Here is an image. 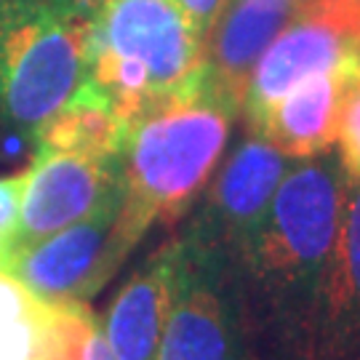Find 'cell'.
Returning a JSON list of instances; mask_svg holds the SVG:
<instances>
[{
  "mask_svg": "<svg viewBox=\"0 0 360 360\" xmlns=\"http://www.w3.org/2000/svg\"><path fill=\"white\" fill-rule=\"evenodd\" d=\"M307 360H360V181H347L334 264Z\"/></svg>",
  "mask_w": 360,
  "mask_h": 360,
  "instance_id": "cell-13",
  "label": "cell"
},
{
  "mask_svg": "<svg viewBox=\"0 0 360 360\" xmlns=\"http://www.w3.org/2000/svg\"><path fill=\"white\" fill-rule=\"evenodd\" d=\"M40 302L43 299H38L27 285H22L6 270H0V328L22 321L25 315H30L38 307Z\"/></svg>",
  "mask_w": 360,
  "mask_h": 360,
  "instance_id": "cell-16",
  "label": "cell"
},
{
  "mask_svg": "<svg viewBox=\"0 0 360 360\" xmlns=\"http://www.w3.org/2000/svg\"><path fill=\"white\" fill-rule=\"evenodd\" d=\"M326 6H331L334 11H339L342 16L352 19L355 25H360V0H323Z\"/></svg>",
  "mask_w": 360,
  "mask_h": 360,
  "instance_id": "cell-20",
  "label": "cell"
},
{
  "mask_svg": "<svg viewBox=\"0 0 360 360\" xmlns=\"http://www.w3.org/2000/svg\"><path fill=\"white\" fill-rule=\"evenodd\" d=\"M179 275V238L144 259L120 285L99 331L117 360H155Z\"/></svg>",
  "mask_w": 360,
  "mask_h": 360,
  "instance_id": "cell-11",
  "label": "cell"
},
{
  "mask_svg": "<svg viewBox=\"0 0 360 360\" xmlns=\"http://www.w3.org/2000/svg\"><path fill=\"white\" fill-rule=\"evenodd\" d=\"M126 129L129 123L112 110V104L83 80L70 102L40 126L32 144L96 158H120Z\"/></svg>",
  "mask_w": 360,
  "mask_h": 360,
  "instance_id": "cell-14",
  "label": "cell"
},
{
  "mask_svg": "<svg viewBox=\"0 0 360 360\" xmlns=\"http://www.w3.org/2000/svg\"><path fill=\"white\" fill-rule=\"evenodd\" d=\"M206 80V35L174 0H104L89 16L86 83L126 123Z\"/></svg>",
  "mask_w": 360,
  "mask_h": 360,
  "instance_id": "cell-3",
  "label": "cell"
},
{
  "mask_svg": "<svg viewBox=\"0 0 360 360\" xmlns=\"http://www.w3.org/2000/svg\"><path fill=\"white\" fill-rule=\"evenodd\" d=\"M86 30L72 0H0V123L35 139L86 80Z\"/></svg>",
  "mask_w": 360,
  "mask_h": 360,
  "instance_id": "cell-4",
  "label": "cell"
},
{
  "mask_svg": "<svg viewBox=\"0 0 360 360\" xmlns=\"http://www.w3.org/2000/svg\"><path fill=\"white\" fill-rule=\"evenodd\" d=\"M174 3L193 19L195 25H198V30L208 38V32H211L214 25L219 22L221 8H224L227 0H174Z\"/></svg>",
  "mask_w": 360,
  "mask_h": 360,
  "instance_id": "cell-18",
  "label": "cell"
},
{
  "mask_svg": "<svg viewBox=\"0 0 360 360\" xmlns=\"http://www.w3.org/2000/svg\"><path fill=\"white\" fill-rule=\"evenodd\" d=\"M336 144H339L336 158H339V163L345 168L347 179L360 181V86L349 94Z\"/></svg>",
  "mask_w": 360,
  "mask_h": 360,
  "instance_id": "cell-15",
  "label": "cell"
},
{
  "mask_svg": "<svg viewBox=\"0 0 360 360\" xmlns=\"http://www.w3.org/2000/svg\"><path fill=\"white\" fill-rule=\"evenodd\" d=\"M288 168L291 158L278 153L259 134L245 131L235 150L217 166L181 235L232 264L267 219Z\"/></svg>",
  "mask_w": 360,
  "mask_h": 360,
  "instance_id": "cell-7",
  "label": "cell"
},
{
  "mask_svg": "<svg viewBox=\"0 0 360 360\" xmlns=\"http://www.w3.org/2000/svg\"><path fill=\"white\" fill-rule=\"evenodd\" d=\"M22 195H25V174L16 176H0V257L8 248L13 230L19 224L22 211Z\"/></svg>",
  "mask_w": 360,
  "mask_h": 360,
  "instance_id": "cell-17",
  "label": "cell"
},
{
  "mask_svg": "<svg viewBox=\"0 0 360 360\" xmlns=\"http://www.w3.org/2000/svg\"><path fill=\"white\" fill-rule=\"evenodd\" d=\"M120 181V158L35 147L32 166L25 171L19 224L3 257L94 214Z\"/></svg>",
  "mask_w": 360,
  "mask_h": 360,
  "instance_id": "cell-9",
  "label": "cell"
},
{
  "mask_svg": "<svg viewBox=\"0 0 360 360\" xmlns=\"http://www.w3.org/2000/svg\"><path fill=\"white\" fill-rule=\"evenodd\" d=\"M347 174L336 153L296 160L267 219L232 262V283L254 360H307L334 264Z\"/></svg>",
  "mask_w": 360,
  "mask_h": 360,
  "instance_id": "cell-1",
  "label": "cell"
},
{
  "mask_svg": "<svg viewBox=\"0 0 360 360\" xmlns=\"http://www.w3.org/2000/svg\"><path fill=\"white\" fill-rule=\"evenodd\" d=\"M179 238V275L155 360H254L238 309L232 264Z\"/></svg>",
  "mask_w": 360,
  "mask_h": 360,
  "instance_id": "cell-6",
  "label": "cell"
},
{
  "mask_svg": "<svg viewBox=\"0 0 360 360\" xmlns=\"http://www.w3.org/2000/svg\"><path fill=\"white\" fill-rule=\"evenodd\" d=\"M307 0H227L206 38V75L238 112L245 83L264 49Z\"/></svg>",
  "mask_w": 360,
  "mask_h": 360,
  "instance_id": "cell-12",
  "label": "cell"
},
{
  "mask_svg": "<svg viewBox=\"0 0 360 360\" xmlns=\"http://www.w3.org/2000/svg\"><path fill=\"white\" fill-rule=\"evenodd\" d=\"M72 3H75L77 8H80V13H83V16H91V13L96 11L99 6H102L104 0H72Z\"/></svg>",
  "mask_w": 360,
  "mask_h": 360,
  "instance_id": "cell-21",
  "label": "cell"
},
{
  "mask_svg": "<svg viewBox=\"0 0 360 360\" xmlns=\"http://www.w3.org/2000/svg\"><path fill=\"white\" fill-rule=\"evenodd\" d=\"M238 107L208 80L134 117L120 150L123 211L142 240L193 211L224 158Z\"/></svg>",
  "mask_w": 360,
  "mask_h": 360,
  "instance_id": "cell-2",
  "label": "cell"
},
{
  "mask_svg": "<svg viewBox=\"0 0 360 360\" xmlns=\"http://www.w3.org/2000/svg\"><path fill=\"white\" fill-rule=\"evenodd\" d=\"M142 243L126 221L123 181L102 206L65 230L8 251L0 270L51 304H86Z\"/></svg>",
  "mask_w": 360,
  "mask_h": 360,
  "instance_id": "cell-5",
  "label": "cell"
},
{
  "mask_svg": "<svg viewBox=\"0 0 360 360\" xmlns=\"http://www.w3.org/2000/svg\"><path fill=\"white\" fill-rule=\"evenodd\" d=\"M360 86V62L331 67L285 91L245 129L259 134L291 160L331 153L349 94Z\"/></svg>",
  "mask_w": 360,
  "mask_h": 360,
  "instance_id": "cell-10",
  "label": "cell"
},
{
  "mask_svg": "<svg viewBox=\"0 0 360 360\" xmlns=\"http://www.w3.org/2000/svg\"><path fill=\"white\" fill-rule=\"evenodd\" d=\"M349 62H360V25L323 0H307L257 59L245 83L240 117L248 126L304 77Z\"/></svg>",
  "mask_w": 360,
  "mask_h": 360,
  "instance_id": "cell-8",
  "label": "cell"
},
{
  "mask_svg": "<svg viewBox=\"0 0 360 360\" xmlns=\"http://www.w3.org/2000/svg\"><path fill=\"white\" fill-rule=\"evenodd\" d=\"M83 360H117L115 355H112V349L107 347V342H104L102 331H99V323H96V328L91 331L89 342H86Z\"/></svg>",
  "mask_w": 360,
  "mask_h": 360,
  "instance_id": "cell-19",
  "label": "cell"
}]
</instances>
